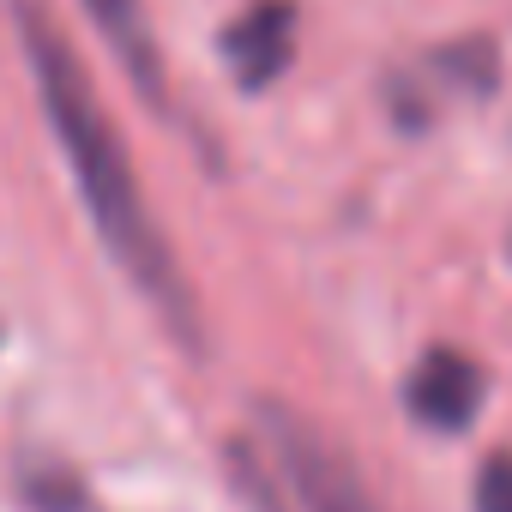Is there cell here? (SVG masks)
I'll return each instance as SVG.
<instances>
[{
  "mask_svg": "<svg viewBox=\"0 0 512 512\" xmlns=\"http://www.w3.org/2000/svg\"><path fill=\"white\" fill-rule=\"evenodd\" d=\"M85 13L97 19V31L109 37V49L121 55L127 79L163 109L169 103V85H163V55H157V37L145 25V0H85Z\"/></svg>",
  "mask_w": 512,
  "mask_h": 512,
  "instance_id": "cell-6",
  "label": "cell"
},
{
  "mask_svg": "<svg viewBox=\"0 0 512 512\" xmlns=\"http://www.w3.org/2000/svg\"><path fill=\"white\" fill-rule=\"evenodd\" d=\"M223 458H229V476H235V488L247 494V506H253V512H290V506H284V476H272V470H266V458L253 452V446L229 440V446H223Z\"/></svg>",
  "mask_w": 512,
  "mask_h": 512,
  "instance_id": "cell-7",
  "label": "cell"
},
{
  "mask_svg": "<svg viewBox=\"0 0 512 512\" xmlns=\"http://www.w3.org/2000/svg\"><path fill=\"white\" fill-rule=\"evenodd\" d=\"M506 247H512V241H506Z\"/></svg>",
  "mask_w": 512,
  "mask_h": 512,
  "instance_id": "cell-10",
  "label": "cell"
},
{
  "mask_svg": "<svg viewBox=\"0 0 512 512\" xmlns=\"http://www.w3.org/2000/svg\"><path fill=\"white\" fill-rule=\"evenodd\" d=\"M494 85H500V49L488 37H458L440 43L422 67H392L380 79V97L404 133H422L434 127L446 97H488Z\"/></svg>",
  "mask_w": 512,
  "mask_h": 512,
  "instance_id": "cell-3",
  "label": "cell"
},
{
  "mask_svg": "<svg viewBox=\"0 0 512 512\" xmlns=\"http://www.w3.org/2000/svg\"><path fill=\"white\" fill-rule=\"evenodd\" d=\"M476 512H512V452H488L470 488Z\"/></svg>",
  "mask_w": 512,
  "mask_h": 512,
  "instance_id": "cell-9",
  "label": "cell"
},
{
  "mask_svg": "<svg viewBox=\"0 0 512 512\" xmlns=\"http://www.w3.org/2000/svg\"><path fill=\"white\" fill-rule=\"evenodd\" d=\"M296 43H302L296 0H247L223 31V67L241 91H266L290 73Z\"/></svg>",
  "mask_w": 512,
  "mask_h": 512,
  "instance_id": "cell-4",
  "label": "cell"
},
{
  "mask_svg": "<svg viewBox=\"0 0 512 512\" xmlns=\"http://www.w3.org/2000/svg\"><path fill=\"white\" fill-rule=\"evenodd\" d=\"M260 434L272 446V464H278L284 488H296L302 512H386L380 494L368 488V476L356 470V458L326 428H314L296 404L266 398L260 404Z\"/></svg>",
  "mask_w": 512,
  "mask_h": 512,
  "instance_id": "cell-2",
  "label": "cell"
},
{
  "mask_svg": "<svg viewBox=\"0 0 512 512\" xmlns=\"http://www.w3.org/2000/svg\"><path fill=\"white\" fill-rule=\"evenodd\" d=\"M482 398H488L482 362L464 356V350H452V344L422 350V362H416L410 380H404V410H410L422 428H434V434H464V428L476 422Z\"/></svg>",
  "mask_w": 512,
  "mask_h": 512,
  "instance_id": "cell-5",
  "label": "cell"
},
{
  "mask_svg": "<svg viewBox=\"0 0 512 512\" xmlns=\"http://www.w3.org/2000/svg\"><path fill=\"white\" fill-rule=\"evenodd\" d=\"M19 488H25L31 512H79V506H85V488H79V482L61 470V464L25 470V476H19Z\"/></svg>",
  "mask_w": 512,
  "mask_h": 512,
  "instance_id": "cell-8",
  "label": "cell"
},
{
  "mask_svg": "<svg viewBox=\"0 0 512 512\" xmlns=\"http://www.w3.org/2000/svg\"><path fill=\"white\" fill-rule=\"evenodd\" d=\"M13 25H19V43H25V61H31V79H37V97H43V115H49V133L61 139L67 151V169L79 181V199L91 211V229L103 235V247L115 253V266L133 278V290L163 314V326L199 350L205 332H199V296L193 284L181 278L175 266V247L169 235L157 229L145 193H139V175H133V157L79 61V49L61 37V25L49 19L43 0H13Z\"/></svg>",
  "mask_w": 512,
  "mask_h": 512,
  "instance_id": "cell-1",
  "label": "cell"
}]
</instances>
